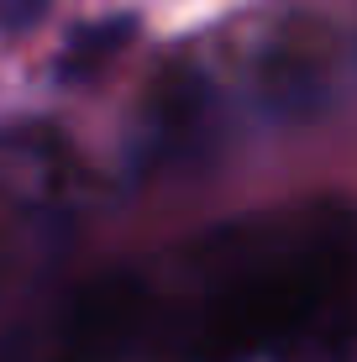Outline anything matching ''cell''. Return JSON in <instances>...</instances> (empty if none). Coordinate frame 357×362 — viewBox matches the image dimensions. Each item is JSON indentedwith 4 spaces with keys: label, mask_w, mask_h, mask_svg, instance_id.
<instances>
[{
    "label": "cell",
    "mask_w": 357,
    "mask_h": 362,
    "mask_svg": "<svg viewBox=\"0 0 357 362\" xmlns=\"http://www.w3.org/2000/svg\"><path fill=\"white\" fill-rule=\"evenodd\" d=\"M321 74H326V64L315 53H294V47L268 53V64H263L268 110H315V100H321Z\"/></svg>",
    "instance_id": "2"
},
{
    "label": "cell",
    "mask_w": 357,
    "mask_h": 362,
    "mask_svg": "<svg viewBox=\"0 0 357 362\" xmlns=\"http://www.w3.org/2000/svg\"><path fill=\"white\" fill-rule=\"evenodd\" d=\"M221 136V95L205 74L184 69L168 74L142 105V132H137V163L147 173L158 168H184L194 158L216 153Z\"/></svg>",
    "instance_id": "1"
},
{
    "label": "cell",
    "mask_w": 357,
    "mask_h": 362,
    "mask_svg": "<svg viewBox=\"0 0 357 362\" xmlns=\"http://www.w3.org/2000/svg\"><path fill=\"white\" fill-rule=\"evenodd\" d=\"M42 11H47V0H0V32H27L42 21Z\"/></svg>",
    "instance_id": "4"
},
{
    "label": "cell",
    "mask_w": 357,
    "mask_h": 362,
    "mask_svg": "<svg viewBox=\"0 0 357 362\" xmlns=\"http://www.w3.org/2000/svg\"><path fill=\"white\" fill-rule=\"evenodd\" d=\"M131 37L127 21H105V27H84L79 32V42L64 53V74H84V69H95V64H105L110 53H116L121 42Z\"/></svg>",
    "instance_id": "3"
}]
</instances>
